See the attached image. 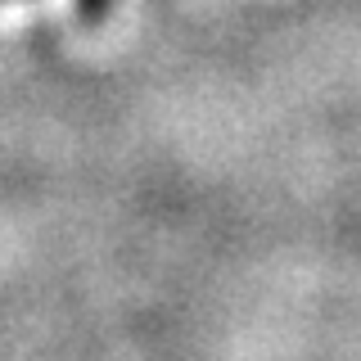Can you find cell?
I'll list each match as a JSON object with an SVG mask.
<instances>
[{
	"label": "cell",
	"mask_w": 361,
	"mask_h": 361,
	"mask_svg": "<svg viewBox=\"0 0 361 361\" xmlns=\"http://www.w3.org/2000/svg\"><path fill=\"white\" fill-rule=\"evenodd\" d=\"M113 5H118V0H73V14H77L82 27H99V23L113 14Z\"/></svg>",
	"instance_id": "6da1fadb"
}]
</instances>
